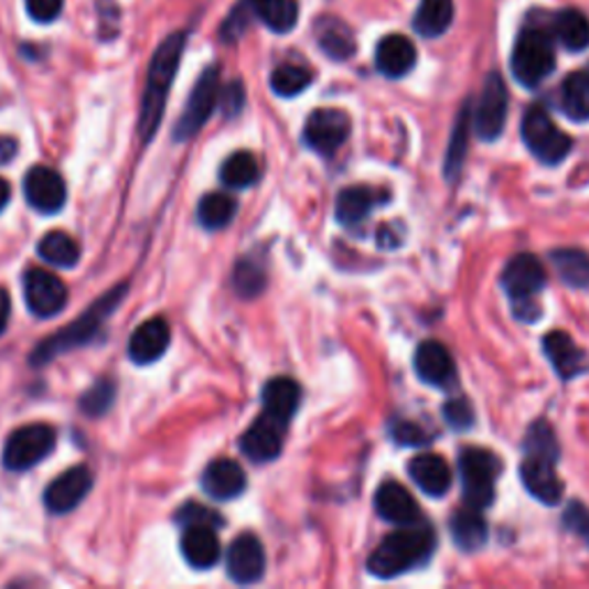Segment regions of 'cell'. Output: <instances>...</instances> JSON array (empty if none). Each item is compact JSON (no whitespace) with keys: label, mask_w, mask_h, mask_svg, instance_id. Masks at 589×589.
Wrapping results in <instances>:
<instances>
[{"label":"cell","mask_w":589,"mask_h":589,"mask_svg":"<svg viewBox=\"0 0 589 589\" xmlns=\"http://www.w3.org/2000/svg\"><path fill=\"white\" fill-rule=\"evenodd\" d=\"M436 550V532L426 523L400 525L371 553L368 571L376 578H396L421 567Z\"/></svg>","instance_id":"cell-1"},{"label":"cell","mask_w":589,"mask_h":589,"mask_svg":"<svg viewBox=\"0 0 589 589\" xmlns=\"http://www.w3.org/2000/svg\"><path fill=\"white\" fill-rule=\"evenodd\" d=\"M184 44H186V33H173L154 51L150 69H148V82H146V93H143V104H141V120H139V131H141L143 141H150L154 137L159 122H162L164 118L169 90L178 74Z\"/></svg>","instance_id":"cell-2"},{"label":"cell","mask_w":589,"mask_h":589,"mask_svg":"<svg viewBox=\"0 0 589 589\" xmlns=\"http://www.w3.org/2000/svg\"><path fill=\"white\" fill-rule=\"evenodd\" d=\"M502 288L508 294V300L514 304V315L525 323H532L542 315V304L539 294L546 288L548 275L544 263L532 256V254H521L514 256L506 263L502 272Z\"/></svg>","instance_id":"cell-3"},{"label":"cell","mask_w":589,"mask_h":589,"mask_svg":"<svg viewBox=\"0 0 589 589\" xmlns=\"http://www.w3.org/2000/svg\"><path fill=\"white\" fill-rule=\"evenodd\" d=\"M127 286H120L116 288L114 292L104 294V298L93 307L88 309L82 318L74 320V323L65 330H61V334L51 336L46 341H42L38 345V351L33 355V364H44V362H51L56 355L69 351V347H76V345H84L88 343L101 328V323L106 318H109V313L120 304L122 294H125Z\"/></svg>","instance_id":"cell-4"},{"label":"cell","mask_w":589,"mask_h":589,"mask_svg":"<svg viewBox=\"0 0 589 589\" xmlns=\"http://www.w3.org/2000/svg\"><path fill=\"white\" fill-rule=\"evenodd\" d=\"M555 69V46L546 31L525 29L512 53V72L525 88H537Z\"/></svg>","instance_id":"cell-5"},{"label":"cell","mask_w":589,"mask_h":589,"mask_svg":"<svg viewBox=\"0 0 589 589\" xmlns=\"http://www.w3.org/2000/svg\"><path fill=\"white\" fill-rule=\"evenodd\" d=\"M523 141L542 164L555 167L565 162L574 148L571 137L561 131L542 104H534L523 116Z\"/></svg>","instance_id":"cell-6"},{"label":"cell","mask_w":589,"mask_h":589,"mask_svg":"<svg viewBox=\"0 0 589 589\" xmlns=\"http://www.w3.org/2000/svg\"><path fill=\"white\" fill-rule=\"evenodd\" d=\"M497 470H500V459L493 451L481 447H468L461 451L459 472L468 506L486 508L493 504Z\"/></svg>","instance_id":"cell-7"},{"label":"cell","mask_w":589,"mask_h":589,"mask_svg":"<svg viewBox=\"0 0 589 589\" xmlns=\"http://www.w3.org/2000/svg\"><path fill=\"white\" fill-rule=\"evenodd\" d=\"M56 447V431L46 424L21 426L8 438L3 463L8 470L23 472L42 463Z\"/></svg>","instance_id":"cell-8"},{"label":"cell","mask_w":589,"mask_h":589,"mask_svg":"<svg viewBox=\"0 0 589 589\" xmlns=\"http://www.w3.org/2000/svg\"><path fill=\"white\" fill-rule=\"evenodd\" d=\"M219 95H222L219 67L210 65L201 74L199 84L194 86L190 99H186V106H184L180 122L175 127V139L178 141H186V139L196 137V133L201 131V127L210 120L214 106L219 104Z\"/></svg>","instance_id":"cell-9"},{"label":"cell","mask_w":589,"mask_h":589,"mask_svg":"<svg viewBox=\"0 0 589 589\" xmlns=\"http://www.w3.org/2000/svg\"><path fill=\"white\" fill-rule=\"evenodd\" d=\"M508 111V93L497 72L489 74L484 88L479 93L476 111H474V129L481 141H495L502 137Z\"/></svg>","instance_id":"cell-10"},{"label":"cell","mask_w":589,"mask_h":589,"mask_svg":"<svg viewBox=\"0 0 589 589\" xmlns=\"http://www.w3.org/2000/svg\"><path fill=\"white\" fill-rule=\"evenodd\" d=\"M555 465H557V453L525 451L521 479L525 489L544 504H557L561 495H565V484H561Z\"/></svg>","instance_id":"cell-11"},{"label":"cell","mask_w":589,"mask_h":589,"mask_svg":"<svg viewBox=\"0 0 589 589\" xmlns=\"http://www.w3.org/2000/svg\"><path fill=\"white\" fill-rule=\"evenodd\" d=\"M351 137V118L341 109H315L304 125V143L323 157H332Z\"/></svg>","instance_id":"cell-12"},{"label":"cell","mask_w":589,"mask_h":589,"mask_svg":"<svg viewBox=\"0 0 589 589\" xmlns=\"http://www.w3.org/2000/svg\"><path fill=\"white\" fill-rule=\"evenodd\" d=\"M23 292L25 304L38 318L56 315L67 304V286L53 272L42 270V267H33V270L25 272Z\"/></svg>","instance_id":"cell-13"},{"label":"cell","mask_w":589,"mask_h":589,"mask_svg":"<svg viewBox=\"0 0 589 589\" xmlns=\"http://www.w3.org/2000/svg\"><path fill=\"white\" fill-rule=\"evenodd\" d=\"M286 421L275 419L272 415L263 413L251 426L245 436L239 438V449L247 459L254 463H267L275 461L281 449H283V433H286Z\"/></svg>","instance_id":"cell-14"},{"label":"cell","mask_w":589,"mask_h":589,"mask_svg":"<svg viewBox=\"0 0 589 589\" xmlns=\"http://www.w3.org/2000/svg\"><path fill=\"white\" fill-rule=\"evenodd\" d=\"M93 489V472L86 465H76L51 481L44 491V504L51 514H67L86 500Z\"/></svg>","instance_id":"cell-15"},{"label":"cell","mask_w":589,"mask_h":589,"mask_svg":"<svg viewBox=\"0 0 589 589\" xmlns=\"http://www.w3.org/2000/svg\"><path fill=\"white\" fill-rule=\"evenodd\" d=\"M23 192L29 203L44 214H56L67 201V186L58 171L49 167H35L23 180Z\"/></svg>","instance_id":"cell-16"},{"label":"cell","mask_w":589,"mask_h":589,"mask_svg":"<svg viewBox=\"0 0 589 589\" xmlns=\"http://www.w3.org/2000/svg\"><path fill=\"white\" fill-rule=\"evenodd\" d=\"M226 569L237 585L258 582L265 574V550L260 539L249 532L239 534L226 553Z\"/></svg>","instance_id":"cell-17"},{"label":"cell","mask_w":589,"mask_h":589,"mask_svg":"<svg viewBox=\"0 0 589 589\" xmlns=\"http://www.w3.org/2000/svg\"><path fill=\"white\" fill-rule=\"evenodd\" d=\"M415 371L426 385L447 389L457 383V364L440 341H424L415 353Z\"/></svg>","instance_id":"cell-18"},{"label":"cell","mask_w":589,"mask_h":589,"mask_svg":"<svg viewBox=\"0 0 589 589\" xmlns=\"http://www.w3.org/2000/svg\"><path fill=\"white\" fill-rule=\"evenodd\" d=\"M171 343V328L164 318H150L143 325L133 330L129 339V360L133 364L148 366L162 360Z\"/></svg>","instance_id":"cell-19"},{"label":"cell","mask_w":589,"mask_h":589,"mask_svg":"<svg viewBox=\"0 0 589 589\" xmlns=\"http://www.w3.org/2000/svg\"><path fill=\"white\" fill-rule=\"evenodd\" d=\"M376 512L394 525H413L421 521V508L406 486L398 481H385L376 491Z\"/></svg>","instance_id":"cell-20"},{"label":"cell","mask_w":589,"mask_h":589,"mask_svg":"<svg viewBox=\"0 0 589 589\" xmlns=\"http://www.w3.org/2000/svg\"><path fill=\"white\" fill-rule=\"evenodd\" d=\"M201 486L205 495L214 500H235L237 495H243L247 489V474L237 461L231 459H219L212 461L201 479Z\"/></svg>","instance_id":"cell-21"},{"label":"cell","mask_w":589,"mask_h":589,"mask_svg":"<svg viewBox=\"0 0 589 589\" xmlns=\"http://www.w3.org/2000/svg\"><path fill=\"white\" fill-rule=\"evenodd\" d=\"M180 548H182L184 559L199 571L212 569L222 557V544L217 537V529H214L212 525L184 527Z\"/></svg>","instance_id":"cell-22"},{"label":"cell","mask_w":589,"mask_h":589,"mask_svg":"<svg viewBox=\"0 0 589 589\" xmlns=\"http://www.w3.org/2000/svg\"><path fill=\"white\" fill-rule=\"evenodd\" d=\"M544 353L550 360L553 368L559 373V378L571 381L580 373L587 371V355L582 353V347H578V343L565 334V332H548L544 336Z\"/></svg>","instance_id":"cell-23"},{"label":"cell","mask_w":589,"mask_h":589,"mask_svg":"<svg viewBox=\"0 0 589 589\" xmlns=\"http://www.w3.org/2000/svg\"><path fill=\"white\" fill-rule=\"evenodd\" d=\"M408 474L431 497H442L451 489V468L438 453H419L408 465Z\"/></svg>","instance_id":"cell-24"},{"label":"cell","mask_w":589,"mask_h":589,"mask_svg":"<svg viewBox=\"0 0 589 589\" xmlns=\"http://www.w3.org/2000/svg\"><path fill=\"white\" fill-rule=\"evenodd\" d=\"M417 63V49L406 35H387L378 42L376 67L389 78L406 76Z\"/></svg>","instance_id":"cell-25"},{"label":"cell","mask_w":589,"mask_h":589,"mask_svg":"<svg viewBox=\"0 0 589 589\" xmlns=\"http://www.w3.org/2000/svg\"><path fill=\"white\" fill-rule=\"evenodd\" d=\"M315 40L320 51L330 56L332 61H347L355 56V35L347 29V23H343L336 17H323L315 21Z\"/></svg>","instance_id":"cell-26"},{"label":"cell","mask_w":589,"mask_h":589,"mask_svg":"<svg viewBox=\"0 0 589 589\" xmlns=\"http://www.w3.org/2000/svg\"><path fill=\"white\" fill-rule=\"evenodd\" d=\"M302 404V387L292 378H272L263 389V408L275 419L290 421Z\"/></svg>","instance_id":"cell-27"},{"label":"cell","mask_w":589,"mask_h":589,"mask_svg":"<svg viewBox=\"0 0 589 589\" xmlns=\"http://www.w3.org/2000/svg\"><path fill=\"white\" fill-rule=\"evenodd\" d=\"M449 529H451L453 544H457L465 553L479 550L489 539L486 518L481 516V508H474V506H468V508H463V512L453 514Z\"/></svg>","instance_id":"cell-28"},{"label":"cell","mask_w":589,"mask_h":589,"mask_svg":"<svg viewBox=\"0 0 589 589\" xmlns=\"http://www.w3.org/2000/svg\"><path fill=\"white\" fill-rule=\"evenodd\" d=\"M378 201V192L368 190V186H347L336 196V222L343 226H357L368 217Z\"/></svg>","instance_id":"cell-29"},{"label":"cell","mask_w":589,"mask_h":589,"mask_svg":"<svg viewBox=\"0 0 589 589\" xmlns=\"http://www.w3.org/2000/svg\"><path fill=\"white\" fill-rule=\"evenodd\" d=\"M254 17L275 33H290L300 19L298 0H247Z\"/></svg>","instance_id":"cell-30"},{"label":"cell","mask_w":589,"mask_h":589,"mask_svg":"<svg viewBox=\"0 0 589 589\" xmlns=\"http://www.w3.org/2000/svg\"><path fill=\"white\" fill-rule=\"evenodd\" d=\"M453 21L451 0H421L415 12V31L421 38H440Z\"/></svg>","instance_id":"cell-31"},{"label":"cell","mask_w":589,"mask_h":589,"mask_svg":"<svg viewBox=\"0 0 589 589\" xmlns=\"http://www.w3.org/2000/svg\"><path fill=\"white\" fill-rule=\"evenodd\" d=\"M553 33L565 49L582 51L589 46V19L580 10L567 8L555 14Z\"/></svg>","instance_id":"cell-32"},{"label":"cell","mask_w":589,"mask_h":589,"mask_svg":"<svg viewBox=\"0 0 589 589\" xmlns=\"http://www.w3.org/2000/svg\"><path fill=\"white\" fill-rule=\"evenodd\" d=\"M559 106L571 120H589V72H574L559 90Z\"/></svg>","instance_id":"cell-33"},{"label":"cell","mask_w":589,"mask_h":589,"mask_svg":"<svg viewBox=\"0 0 589 589\" xmlns=\"http://www.w3.org/2000/svg\"><path fill=\"white\" fill-rule=\"evenodd\" d=\"M38 254L40 258L56 267H74L78 258H82V247H78L67 233L51 231L40 239Z\"/></svg>","instance_id":"cell-34"},{"label":"cell","mask_w":589,"mask_h":589,"mask_svg":"<svg viewBox=\"0 0 589 589\" xmlns=\"http://www.w3.org/2000/svg\"><path fill=\"white\" fill-rule=\"evenodd\" d=\"M550 260L559 279L571 288H587L589 286V256L580 249H555Z\"/></svg>","instance_id":"cell-35"},{"label":"cell","mask_w":589,"mask_h":589,"mask_svg":"<svg viewBox=\"0 0 589 589\" xmlns=\"http://www.w3.org/2000/svg\"><path fill=\"white\" fill-rule=\"evenodd\" d=\"M468 137H470V104L463 106V111L459 114L457 127H453L449 150L445 157V175L449 182L457 180L463 171L465 152H468Z\"/></svg>","instance_id":"cell-36"},{"label":"cell","mask_w":589,"mask_h":589,"mask_svg":"<svg viewBox=\"0 0 589 589\" xmlns=\"http://www.w3.org/2000/svg\"><path fill=\"white\" fill-rule=\"evenodd\" d=\"M235 214H237L235 199L222 192L207 194L199 203V222L203 228H210V231L226 228L235 219Z\"/></svg>","instance_id":"cell-37"},{"label":"cell","mask_w":589,"mask_h":589,"mask_svg":"<svg viewBox=\"0 0 589 589\" xmlns=\"http://www.w3.org/2000/svg\"><path fill=\"white\" fill-rule=\"evenodd\" d=\"M219 178L231 190H245V186L256 184L260 178L258 159L251 152H235L224 162Z\"/></svg>","instance_id":"cell-38"},{"label":"cell","mask_w":589,"mask_h":589,"mask_svg":"<svg viewBox=\"0 0 589 589\" xmlns=\"http://www.w3.org/2000/svg\"><path fill=\"white\" fill-rule=\"evenodd\" d=\"M311 82L313 72L304 65H279L270 76V86L279 97H298L311 86Z\"/></svg>","instance_id":"cell-39"},{"label":"cell","mask_w":589,"mask_h":589,"mask_svg":"<svg viewBox=\"0 0 589 589\" xmlns=\"http://www.w3.org/2000/svg\"><path fill=\"white\" fill-rule=\"evenodd\" d=\"M114 398H116V385L111 381H99L82 398V410L97 417L111 408Z\"/></svg>","instance_id":"cell-40"},{"label":"cell","mask_w":589,"mask_h":589,"mask_svg":"<svg viewBox=\"0 0 589 589\" xmlns=\"http://www.w3.org/2000/svg\"><path fill=\"white\" fill-rule=\"evenodd\" d=\"M235 288L237 292L243 294V298H256V294L265 288V275L258 265L245 260L237 265L235 270Z\"/></svg>","instance_id":"cell-41"},{"label":"cell","mask_w":589,"mask_h":589,"mask_svg":"<svg viewBox=\"0 0 589 589\" xmlns=\"http://www.w3.org/2000/svg\"><path fill=\"white\" fill-rule=\"evenodd\" d=\"M442 417L453 431H468L474 424V408L468 398H449L442 408Z\"/></svg>","instance_id":"cell-42"},{"label":"cell","mask_w":589,"mask_h":589,"mask_svg":"<svg viewBox=\"0 0 589 589\" xmlns=\"http://www.w3.org/2000/svg\"><path fill=\"white\" fill-rule=\"evenodd\" d=\"M175 521L182 527H190V525H212V527H219L222 518L217 512H212V508L199 504V502H186L180 512L175 514Z\"/></svg>","instance_id":"cell-43"},{"label":"cell","mask_w":589,"mask_h":589,"mask_svg":"<svg viewBox=\"0 0 589 589\" xmlns=\"http://www.w3.org/2000/svg\"><path fill=\"white\" fill-rule=\"evenodd\" d=\"M249 14H251V8L249 3L245 0L243 6H237L231 17L224 21L222 25V40L224 42H235L243 38V33L249 29Z\"/></svg>","instance_id":"cell-44"},{"label":"cell","mask_w":589,"mask_h":589,"mask_svg":"<svg viewBox=\"0 0 589 589\" xmlns=\"http://www.w3.org/2000/svg\"><path fill=\"white\" fill-rule=\"evenodd\" d=\"M565 527L589 546V508L580 502H571L565 512Z\"/></svg>","instance_id":"cell-45"},{"label":"cell","mask_w":589,"mask_h":589,"mask_svg":"<svg viewBox=\"0 0 589 589\" xmlns=\"http://www.w3.org/2000/svg\"><path fill=\"white\" fill-rule=\"evenodd\" d=\"M392 438L398 445H406V447H421V445L431 442V436H428L415 421H396L392 426Z\"/></svg>","instance_id":"cell-46"},{"label":"cell","mask_w":589,"mask_h":589,"mask_svg":"<svg viewBox=\"0 0 589 589\" xmlns=\"http://www.w3.org/2000/svg\"><path fill=\"white\" fill-rule=\"evenodd\" d=\"M25 8L38 23H51L61 17L63 0H25Z\"/></svg>","instance_id":"cell-47"},{"label":"cell","mask_w":589,"mask_h":589,"mask_svg":"<svg viewBox=\"0 0 589 589\" xmlns=\"http://www.w3.org/2000/svg\"><path fill=\"white\" fill-rule=\"evenodd\" d=\"M219 106H222V111L226 116H237L239 111H243V106H245V88H243V84L233 82L226 88H222Z\"/></svg>","instance_id":"cell-48"},{"label":"cell","mask_w":589,"mask_h":589,"mask_svg":"<svg viewBox=\"0 0 589 589\" xmlns=\"http://www.w3.org/2000/svg\"><path fill=\"white\" fill-rule=\"evenodd\" d=\"M10 311H12L10 294H8L6 288H0V334L6 332V328L10 323Z\"/></svg>","instance_id":"cell-49"},{"label":"cell","mask_w":589,"mask_h":589,"mask_svg":"<svg viewBox=\"0 0 589 589\" xmlns=\"http://www.w3.org/2000/svg\"><path fill=\"white\" fill-rule=\"evenodd\" d=\"M17 157V141L10 137H0V167L12 162Z\"/></svg>","instance_id":"cell-50"},{"label":"cell","mask_w":589,"mask_h":589,"mask_svg":"<svg viewBox=\"0 0 589 589\" xmlns=\"http://www.w3.org/2000/svg\"><path fill=\"white\" fill-rule=\"evenodd\" d=\"M378 237H381V247H396L398 245V237L389 228H381Z\"/></svg>","instance_id":"cell-51"},{"label":"cell","mask_w":589,"mask_h":589,"mask_svg":"<svg viewBox=\"0 0 589 589\" xmlns=\"http://www.w3.org/2000/svg\"><path fill=\"white\" fill-rule=\"evenodd\" d=\"M10 203V184L0 178V212H3Z\"/></svg>","instance_id":"cell-52"},{"label":"cell","mask_w":589,"mask_h":589,"mask_svg":"<svg viewBox=\"0 0 589 589\" xmlns=\"http://www.w3.org/2000/svg\"><path fill=\"white\" fill-rule=\"evenodd\" d=\"M587 72H589V69H587Z\"/></svg>","instance_id":"cell-53"}]
</instances>
